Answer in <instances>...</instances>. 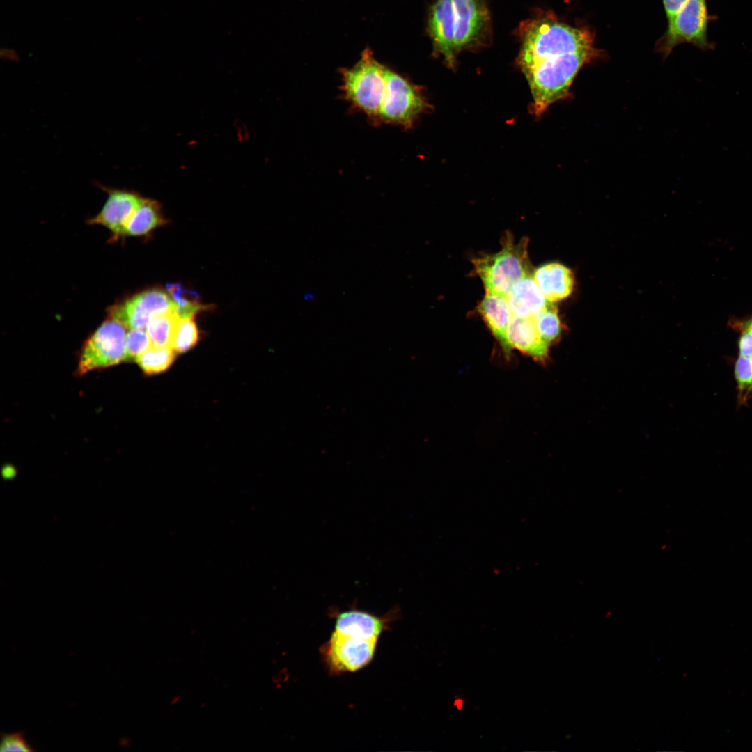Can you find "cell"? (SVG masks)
Wrapping results in <instances>:
<instances>
[{
    "label": "cell",
    "mask_w": 752,
    "mask_h": 752,
    "mask_svg": "<svg viewBox=\"0 0 752 752\" xmlns=\"http://www.w3.org/2000/svg\"><path fill=\"white\" fill-rule=\"evenodd\" d=\"M180 318L175 310L154 316L146 329L154 347H171L175 330Z\"/></svg>",
    "instance_id": "18"
},
{
    "label": "cell",
    "mask_w": 752,
    "mask_h": 752,
    "mask_svg": "<svg viewBox=\"0 0 752 752\" xmlns=\"http://www.w3.org/2000/svg\"><path fill=\"white\" fill-rule=\"evenodd\" d=\"M108 194L101 211L89 222L109 228L116 237L123 236L125 226L143 198L133 191L102 187Z\"/></svg>",
    "instance_id": "10"
},
{
    "label": "cell",
    "mask_w": 752,
    "mask_h": 752,
    "mask_svg": "<svg viewBox=\"0 0 752 752\" xmlns=\"http://www.w3.org/2000/svg\"><path fill=\"white\" fill-rule=\"evenodd\" d=\"M518 64L533 100L536 116L569 95L581 67L598 56L587 29L570 26L551 17L524 22L520 27Z\"/></svg>",
    "instance_id": "1"
},
{
    "label": "cell",
    "mask_w": 752,
    "mask_h": 752,
    "mask_svg": "<svg viewBox=\"0 0 752 752\" xmlns=\"http://www.w3.org/2000/svg\"><path fill=\"white\" fill-rule=\"evenodd\" d=\"M528 243L526 237L515 242L507 232L499 251L472 260L486 292L506 297L517 282L530 274Z\"/></svg>",
    "instance_id": "3"
},
{
    "label": "cell",
    "mask_w": 752,
    "mask_h": 752,
    "mask_svg": "<svg viewBox=\"0 0 752 752\" xmlns=\"http://www.w3.org/2000/svg\"><path fill=\"white\" fill-rule=\"evenodd\" d=\"M176 353L169 347L150 348L139 355L135 361L146 375L162 373L172 364Z\"/></svg>",
    "instance_id": "19"
},
{
    "label": "cell",
    "mask_w": 752,
    "mask_h": 752,
    "mask_svg": "<svg viewBox=\"0 0 752 752\" xmlns=\"http://www.w3.org/2000/svg\"><path fill=\"white\" fill-rule=\"evenodd\" d=\"M730 325L740 332L739 340V353L740 356L752 359V331L744 325L739 319H734Z\"/></svg>",
    "instance_id": "26"
},
{
    "label": "cell",
    "mask_w": 752,
    "mask_h": 752,
    "mask_svg": "<svg viewBox=\"0 0 752 752\" xmlns=\"http://www.w3.org/2000/svg\"><path fill=\"white\" fill-rule=\"evenodd\" d=\"M506 299L513 316L533 319L549 304L531 274L513 286Z\"/></svg>",
    "instance_id": "14"
},
{
    "label": "cell",
    "mask_w": 752,
    "mask_h": 752,
    "mask_svg": "<svg viewBox=\"0 0 752 752\" xmlns=\"http://www.w3.org/2000/svg\"><path fill=\"white\" fill-rule=\"evenodd\" d=\"M175 302L165 291L149 290L113 306L109 311L112 319L130 329L146 330L152 318L175 310Z\"/></svg>",
    "instance_id": "8"
},
{
    "label": "cell",
    "mask_w": 752,
    "mask_h": 752,
    "mask_svg": "<svg viewBox=\"0 0 752 752\" xmlns=\"http://www.w3.org/2000/svg\"><path fill=\"white\" fill-rule=\"evenodd\" d=\"M428 31L434 50L444 57L449 66L453 67L457 54L454 47L452 0H436L430 11Z\"/></svg>",
    "instance_id": "11"
},
{
    "label": "cell",
    "mask_w": 752,
    "mask_h": 752,
    "mask_svg": "<svg viewBox=\"0 0 752 752\" xmlns=\"http://www.w3.org/2000/svg\"><path fill=\"white\" fill-rule=\"evenodd\" d=\"M198 340V329L194 317L179 319L171 343L174 352L183 353L192 348Z\"/></svg>",
    "instance_id": "22"
},
{
    "label": "cell",
    "mask_w": 752,
    "mask_h": 752,
    "mask_svg": "<svg viewBox=\"0 0 752 752\" xmlns=\"http://www.w3.org/2000/svg\"><path fill=\"white\" fill-rule=\"evenodd\" d=\"M533 321L542 340L550 347L561 335V324L558 311L552 302L533 318Z\"/></svg>",
    "instance_id": "20"
},
{
    "label": "cell",
    "mask_w": 752,
    "mask_h": 752,
    "mask_svg": "<svg viewBox=\"0 0 752 752\" xmlns=\"http://www.w3.org/2000/svg\"><path fill=\"white\" fill-rule=\"evenodd\" d=\"M688 0H663V4L667 19L673 17Z\"/></svg>",
    "instance_id": "27"
},
{
    "label": "cell",
    "mask_w": 752,
    "mask_h": 752,
    "mask_svg": "<svg viewBox=\"0 0 752 752\" xmlns=\"http://www.w3.org/2000/svg\"><path fill=\"white\" fill-rule=\"evenodd\" d=\"M456 54L479 44L489 29L490 16L483 0H452Z\"/></svg>",
    "instance_id": "9"
},
{
    "label": "cell",
    "mask_w": 752,
    "mask_h": 752,
    "mask_svg": "<svg viewBox=\"0 0 752 752\" xmlns=\"http://www.w3.org/2000/svg\"><path fill=\"white\" fill-rule=\"evenodd\" d=\"M164 222L158 203L155 201L143 198L127 222L123 236L146 235Z\"/></svg>",
    "instance_id": "17"
},
{
    "label": "cell",
    "mask_w": 752,
    "mask_h": 752,
    "mask_svg": "<svg viewBox=\"0 0 752 752\" xmlns=\"http://www.w3.org/2000/svg\"><path fill=\"white\" fill-rule=\"evenodd\" d=\"M152 346L147 332L142 329H130L125 337V362L135 361L136 357Z\"/></svg>",
    "instance_id": "23"
},
{
    "label": "cell",
    "mask_w": 752,
    "mask_h": 752,
    "mask_svg": "<svg viewBox=\"0 0 752 752\" xmlns=\"http://www.w3.org/2000/svg\"><path fill=\"white\" fill-rule=\"evenodd\" d=\"M397 609L394 607L382 617L355 608L341 612L334 611L336 615L334 631L358 639L378 640L387 624L398 613Z\"/></svg>",
    "instance_id": "12"
},
{
    "label": "cell",
    "mask_w": 752,
    "mask_h": 752,
    "mask_svg": "<svg viewBox=\"0 0 752 752\" xmlns=\"http://www.w3.org/2000/svg\"><path fill=\"white\" fill-rule=\"evenodd\" d=\"M506 339V352L516 349L540 362L548 357L549 346L540 338L532 318L512 316Z\"/></svg>",
    "instance_id": "13"
},
{
    "label": "cell",
    "mask_w": 752,
    "mask_h": 752,
    "mask_svg": "<svg viewBox=\"0 0 752 752\" xmlns=\"http://www.w3.org/2000/svg\"><path fill=\"white\" fill-rule=\"evenodd\" d=\"M386 91L379 123L411 128L428 104L418 87L386 68Z\"/></svg>",
    "instance_id": "4"
},
{
    "label": "cell",
    "mask_w": 752,
    "mask_h": 752,
    "mask_svg": "<svg viewBox=\"0 0 752 752\" xmlns=\"http://www.w3.org/2000/svg\"><path fill=\"white\" fill-rule=\"evenodd\" d=\"M735 375L741 401H744L752 391V359L739 355L735 362Z\"/></svg>",
    "instance_id": "24"
},
{
    "label": "cell",
    "mask_w": 752,
    "mask_h": 752,
    "mask_svg": "<svg viewBox=\"0 0 752 752\" xmlns=\"http://www.w3.org/2000/svg\"><path fill=\"white\" fill-rule=\"evenodd\" d=\"M167 289L175 302V312L180 319L194 317L197 312L207 308L199 303L195 292L185 289L180 284H168Z\"/></svg>",
    "instance_id": "21"
},
{
    "label": "cell",
    "mask_w": 752,
    "mask_h": 752,
    "mask_svg": "<svg viewBox=\"0 0 752 752\" xmlns=\"http://www.w3.org/2000/svg\"><path fill=\"white\" fill-rule=\"evenodd\" d=\"M533 279L550 302L558 301L571 295L574 285L573 272L558 263H549L537 268Z\"/></svg>",
    "instance_id": "15"
},
{
    "label": "cell",
    "mask_w": 752,
    "mask_h": 752,
    "mask_svg": "<svg viewBox=\"0 0 752 752\" xmlns=\"http://www.w3.org/2000/svg\"><path fill=\"white\" fill-rule=\"evenodd\" d=\"M125 327L111 319L104 322L85 342L79 355L77 373L107 368L124 361Z\"/></svg>",
    "instance_id": "6"
},
{
    "label": "cell",
    "mask_w": 752,
    "mask_h": 752,
    "mask_svg": "<svg viewBox=\"0 0 752 752\" xmlns=\"http://www.w3.org/2000/svg\"><path fill=\"white\" fill-rule=\"evenodd\" d=\"M386 68L366 49L354 65L341 71L340 91L344 99L374 123H378L386 95Z\"/></svg>",
    "instance_id": "2"
},
{
    "label": "cell",
    "mask_w": 752,
    "mask_h": 752,
    "mask_svg": "<svg viewBox=\"0 0 752 752\" xmlns=\"http://www.w3.org/2000/svg\"><path fill=\"white\" fill-rule=\"evenodd\" d=\"M478 312L506 351V331L513 316L506 297L486 292L478 306Z\"/></svg>",
    "instance_id": "16"
},
{
    "label": "cell",
    "mask_w": 752,
    "mask_h": 752,
    "mask_svg": "<svg viewBox=\"0 0 752 752\" xmlns=\"http://www.w3.org/2000/svg\"><path fill=\"white\" fill-rule=\"evenodd\" d=\"M33 751H35V749H33L24 739L23 731L12 733H1V752H30Z\"/></svg>",
    "instance_id": "25"
},
{
    "label": "cell",
    "mask_w": 752,
    "mask_h": 752,
    "mask_svg": "<svg viewBox=\"0 0 752 752\" xmlns=\"http://www.w3.org/2000/svg\"><path fill=\"white\" fill-rule=\"evenodd\" d=\"M377 642V639H358L334 631L320 652L330 673L353 672L371 661Z\"/></svg>",
    "instance_id": "7"
},
{
    "label": "cell",
    "mask_w": 752,
    "mask_h": 752,
    "mask_svg": "<svg viewBox=\"0 0 752 752\" xmlns=\"http://www.w3.org/2000/svg\"><path fill=\"white\" fill-rule=\"evenodd\" d=\"M709 15L706 0H688L681 9L668 19L666 33L658 42V50L668 56L675 47L690 43L702 50L712 49L707 36Z\"/></svg>",
    "instance_id": "5"
},
{
    "label": "cell",
    "mask_w": 752,
    "mask_h": 752,
    "mask_svg": "<svg viewBox=\"0 0 752 752\" xmlns=\"http://www.w3.org/2000/svg\"><path fill=\"white\" fill-rule=\"evenodd\" d=\"M739 320L752 331V314L747 318Z\"/></svg>",
    "instance_id": "28"
}]
</instances>
